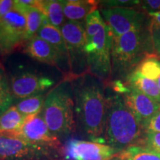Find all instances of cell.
Masks as SVG:
<instances>
[{
	"label": "cell",
	"instance_id": "2e32d148",
	"mask_svg": "<svg viewBox=\"0 0 160 160\" xmlns=\"http://www.w3.org/2000/svg\"><path fill=\"white\" fill-rule=\"evenodd\" d=\"M25 117L12 105L0 116V135L19 137Z\"/></svg>",
	"mask_w": 160,
	"mask_h": 160
},
{
	"label": "cell",
	"instance_id": "5b68a950",
	"mask_svg": "<svg viewBox=\"0 0 160 160\" xmlns=\"http://www.w3.org/2000/svg\"><path fill=\"white\" fill-rule=\"evenodd\" d=\"M74 99L72 85L60 83L46 95L42 117L53 135L60 139L74 131Z\"/></svg>",
	"mask_w": 160,
	"mask_h": 160
},
{
	"label": "cell",
	"instance_id": "d6a6232c",
	"mask_svg": "<svg viewBox=\"0 0 160 160\" xmlns=\"http://www.w3.org/2000/svg\"><path fill=\"white\" fill-rule=\"evenodd\" d=\"M0 55H1V46H0Z\"/></svg>",
	"mask_w": 160,
	"mask_h": 160
},
{
	"label": "cell",
	"instance_id": "603a6c76",
	"mask_svg": "<svg viewBox=\"0 0 160 160\" xmlns=\"http://www.w3.org/2000/svg\"><path fill=\"white\" fill-rule=\"evenodd\" d=\"M143 77L157 81L160 77V61L157 57H151L144 60L137 68Z\"/></svg>",
	"mask_w": 160,
	"mask_h": 160
},
{
	"label": "cell",
	"instance_id": "4316f807",
	"mask_svg": "<svg viewBox=\"0 0 160 160\" xmlns=\"http://www.w3.org/2000/svg\"><path fill=\"white\" fill-rule=\"evenodd\" d=\"M145 131H153L160 133V109L156 112L143 125Z\"/></svg>",
	"mask_w": 160,
	"mask_h": 160
},
{
	"label": "cell",
	"instance_id": "277c9868",
	"mask_svg": "<svg viewBox=\"0 0 160 160\" xmlns=\"http://www.w3.org/2000/svg\"><path fill=\"white\" fill-rule=\"evenodd\" d=\"M85 28L87 42L84 51L88 69L99 80H107L111 76V29L98 10L86 18Z\"/></svg>",
	"mask_w": 160,
	"mask_h": 160
},
{
	"label": "cell",
	"instance_id": "7c38bea8",
	"mask_svg": "<svg viewBox=\"0 0 160 160\" xmlns=\"http://www.w3.org/2000/svg\"><path fill=\"white\" fill-rule=\"evenodd\" d=\"M71 65L78 60H85V46L87 42L85 25L79 22L66 21L61 28ZM86 62V60H85Z\"/></svg>",
	"mask_w": 160,
	"mask_h": 160
},
{
	"label": "cell",
	"instance_id": "d6986e66",
	"mask_svg": "<svg viewBox=\"0 0 160 160\" xmlns=\"http://www.w3.org/2000/svg\"><path fill=\"white\" fill-rule=\"evenodd\" d=\"M36 7L42 13L48 21L57 28L61 29L65 22L61 1L57 0H37Z\"/></svg>",
	"mask_w": 160,
	"mask_h": 160
},
{
	"label": "cell",
	"instance_id": "7a4b0ae2",
	"mask_svg": "<svg viewBox=\"0 0 160 160\" xmlns=\"http://www.w3.org/2000/svg\"><path fill=\"white\" fill-rule=\"evenodd\" d=\"M142 125L126 105L123 97L114 94L107 98L104 139L107 145L121 152L144 143Z\"/></svg>",
	"mask_w": 160,
	"mask_h": 160
},
{
	"label": "cell",
	"instance_id": "ac0fdd59",
	"mask_svg": "<svg viewBox=\"0 0 160 160\" xmlns=\"http://www.w3.org/2000/svg\"><path fill=\"white\" fill-rule=\"evenodd\" d=\"M37 36L55 48L64 57H68V51L61 30L52 25L44 17L42 24Z\"/></svg>",
	"mask_w": 160,
	"mask_h": 160
},
{
	"label": "cell",
	"instance_id": "44dd1931",
	"mask_svg": "<svg viewBox=\"0 0 160 160\" xmlns=\"http://www.w3.org/2000/svg\"><path fill=\"white\" fill-rule=\"evenodd\" d=\"M116 160H160V153L149 149L143 144L133 145L118 153Z\"/></svg>",
	"mask_w": 160,
	"mask_h": 160
},
{
	"label": "cell",
	"instance_id": "30bf717a",
	"mask_svg": "<svg viewBox=\"0 0 160 160\" xmlns=\"http://www.w3.org/2000/svg\"><path fill=\"white\" fill-rule=\"evenodd\" d=\"M19 138L51 150L60 147L59 139L51 133L41 113L25 117Z\"/></svg>",
	"mask_w": 160,
	"mask_h": 160
},
{
	"label": "cell",
	"instance_id": "f546056e",
	"mask_svg": "<svg viewBox=\"0 0 160 160\" xmlns=\"http://www.w3.org/2000/svg\"><path fill=\"white\" fill-rule=\"evenodd\" d=\"M13 4L12 0H0V22L13 9Z\"/></svg>",
	"mask_w": 160,
	"mask_h": 160
},
{
	"label": "cell",
	"instance_id": "9a60e30c",
	"mask_svg": "<svg viewBox=\"0 0 160 160\" xmlns=\"http://www.w3.org/2000/svg\"><path fill=\"white\" fill-rule=\"evenodd\" d=\"M65 17L69 21H85L86 18L97 11L99 3L92 0H65L61 1Z\"/></svg>",
	"mask_w": 160,
	"mask_h": 160
},
{
	"label": "cell",
	"instance_id": "52a82bcc",
	"mask_svg": "<svg viewBox=\"0 0 160 160\" xmlns=\"http://www.w3.org/2000/svg\"><path fill=\"white\" fill-rule=\"evenodd\" d=\"M53 150L21 138L0 135V160H52Z\"/></svg>",
	"mask_w": 160,
	"mask_h": 160
},
{
	"label": "cell",
	"instance_id": "836d02e7",
	"mask_svg": "<svg viewBox=\"0 0 160 160\" xmlns=\"http://www.w3.org/2000/svg\"><path fill=\"white\" fill-rule=\"evenodd\" d=\"M0 71H1V68H0Z\"/></svg>",
	"mask_w": 160,
	"mask_h": 160
},
{
	"label": "cell",
	"instance_id": "9c48e42d",
	"mask_svg": "<svg viewBox=\"0 0 160 160\" xmlns=\"http://www.w3.org/2000/svg\"><path fill=\"white\" fill-rule=\"evenodd\" d=\"M61 152L65 160H113L119 153L108 145L79 139L67 142Z\"/></svg>",
	"mask_w": 160,
	"mask_h": 160
},
{
	"label": "cell",
	"instance_id": "ba28073f",
	"mask_svg": "<svg viewBox=\"0 0 160 160\" xmlns=\"http://www.w3.org/2000/svg\"><path fill=\"white\" fill-rule=\"evenodd\" d=\"M26 20L23 13L13 6L0 22L1 56L11 53L25 43Z\"/></svg>",
	"mask_w": 160,
	"mask_h": 160
},
{
	"label": "cell",
	"instance_id": "f1b7e54d",
	"mask_svg": "<svg viewBox=\"0 0 160 160\" xmlns=\"http://www.w3.org/2000/svg\"><path fill=\"white\" fill-rule=\"evenodd\" d=\"M149 18L148 29L151 33L160 28V11L148 13Z\"/></svg>",
	"mask_w": 160,
	"mask_h": 160
},
{
	"label": "cell",
	"instance_id": "484cf974",
	"mask_svg": "<svg viewBox=\"0 0 160 160\" xmlns=\"http://www.w3.org/2000/svg\"><path fill=\"white\" fill-rule=\"evenodd\" d=\"M101 5L108 8H132L133 6L139 5L140 1L137 0H109L100 2Z\"/></svg>",
	"mask_w": 160,
	"mask_h": 160
},
{
	"label": "cell",
	"instance_id": "e0dca14e",
	"mask_svg": "<svg viewBox=\"0 0 160 160\" xmlns=\"http://www.w3.org/2000/svg\"><path fill=\"white\" fill-rule=\"evenodd\" d=\"M13 6L23 13L26 20L25 43L32 37L37 35L42 24L44 16L37 7L28 6L21 4L19 0L13 1Z\"/></svg>",
	"mask_w": 160,
	"mask_h": 160
},
{
	"label": "cell",
	"instance_id": "5bb4252c",
	"mask_svg": "<svg viewBox=\"0 0 160 160\" xmlns=\"http://www.w3.org/2000/svg\"><path fill=\"white\" fill-rule=\"evenodd\" d=\"M24 53L39 62L58 66L64 57L53 46L35 35L25 43Z\"/></svg>",
	"mask_w": 160,
	"mask_h": 160
},
{
	"label": "cell",
	"instance_id": "1f68e13d",
	"mask_svg": "<svg viewBox=\"0 0 160 160\" xmlns=\"http://www.w3.org/2000/svg\"><path fill=\"white\" fill-rule=\"evenodd\" d=\"M157 85H158V86H159V90H160V77H159V79H157Z\"/></svg>",
	"mask_w": 160,
	"mask_h": 160
},
{
	"label": "cell",
	"instance_id": "7402d4cb",
	"mask_svg": "<svg viewBox=\"0 0 160 160\" xmlns=\"http://www.w3.org/2000/svg\"><path fill=\"white\" fill-rule=\"evenodd\" d=\"M45 100V95L40 93L20 100L16 107L19 113L24 117L39 114L42 111Z\"/></svg>",
	"mask_w": 160,
	"mask_h": 160
},
{
	"label": "cell",
	"instance_id": "4fadbf2b",
	"mask_svg": "<svg viewBox=\"0 0 160 160\" xmlns=\"http://www.w3.org/2000/svg\"><path fill=\"white\" fill-rule=\"evenodd\" d=\"M128 85L129 90L123 94V99L126 105L143 126L145 122L160 109V103L142 93L133 86Z\"/></svg>",
	"mask_w": 160,
	"mask_h": 160
},
{
	"label": "cell",
	"instance_id": "83f0119b",
	"mask_svg": "<svg viewBox=\"0 0 160 160\" xmlns=\"http://www.w3.org/2000/svg\"><path fill=\"white\" fill-rule=\"evenodd\" d=\"M139 5L146 13H157L160 11V0H145L140 1Z\"/></svg>",
	"mask_w": 160,
	"mask_h": 160
},
{
	"label": "cell",
	"instance_id": "d4e9b609",
	"mask_svg": "<svg viewBox=\"0 0 160 160\" xmlns=\"http://www.w3.org/2000/svg\"><path fill=\"white\" fill-rule=\"evenodd\" d=\"M144 145L152 151L160 153V133L145 131L144 134Z\"/></svg>",
	"mask_w": 160,
	"mask_h": 160
},
{
	"label": "cell",
	"instance_id": "8992f818",
	"mask_svg": "<svg viewBox=\"0 0 160 160\" xmlns=\"http://www.w3.org/2000/svg\"><path fill=\"white\" fill-rule=\"evenodd\" d=\"M101 12L114 37L148 27L147 13L133 8H105Z\"/></svg>",
	"mask_w": 160,
	"mask_h": 160
},
{
	"label": "cell",
	"instance_id": "6da1fadb",
	"mask_svg": "<svg viewBox=\"0 0 160 160\" xmlns=\"http://www.w3.org/2000/svg\"><path fill=\"white\" fill-rule=\"evenodd\" d=\"M74 110L79 131L94 142H105L107 98L101 81L93 75L84 74L72 82Z\"/></svg>",
	"mask_w": 160,
	"mask_h": 160
},
{
	"label": "cell",
	"instance_id": "ffe728a7",
	"mask_svg": "<svg viewBox=\"0 0 160 160\" xmlns=\"http://www.w3.org/2000/svg\"><path fill=\"white\" fill-rule=\"evenodd\" d=\"M127 83L160 103V90L157 81L143 77L137 69L127 77Z\"/></svg>",
	"mask_w": 160,
	"mask_h": 160
},
{
	"label": "cell",
	"instance_id": "cb8c5ba5",
	"mask_svg": "<svg viewBox=\"0 0 160 160\" xmlns=\"http://www.w3.org/2000/svg\"><path fill=\"white\" fill-rule=\"evenodd\" d=\"M13 97L5 76L0 71V116L11 107Z\"/></svg>",
	"mask_w": 160,
	"mask_h": 160
},
{
	"label": "cell",
	"instance_id": "4dcf8cb0",
	"mask_svg": "<svg viewBox=\"0 0 160 160\" xmlns=\"http://www.w3.org/2000/svg\"><path fill=\"white\" fill-rule=\"evenodd\" d=\"M153 51L158 58H160V28L151 33Z\"/></svg>",
	"mask_w": 160,
	"mask_h": 160
},
{
	"label": "cell",
	"instance_id": "8fae6325",
	"mask_svg": "<svg viewBox=\"0 0 160 160\" xmlns=\"http://www.w3.org/2000/svg\"><path fill=\"white\" fill-rule=\"evenodd\" d=\"M54 84V81L44 76L31 72H22L11 77L10 88L13 99H24L40 94Z\"/></svg>",
	"mask_w": 160,
	"mask_h": 160
},
{
	"label": "cell",
	"instance_id": "3957f363",
	"mask_svg": "<svg viewBox=\"0 0 160 160\" xmlns=\"http://www.w3.org/2000/svg\"><path fill=\"white\" fill-rule=\"evenodd\" d=\"M158 58L153 51L148 27L113 37L111 48V75L125 78L133 73L144 60Z\"/></svg>",
	"mask_w": 160,
	"mask_h": 160
}]
</instances>
